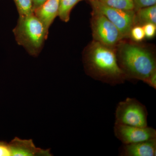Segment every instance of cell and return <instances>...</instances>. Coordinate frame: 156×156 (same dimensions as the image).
Returning a JSON list of instances; mask_svg holds the SVG:
<instances>
[{
  "label": "cell",
  "instance_id": "6da1fadb",
  "mask_svg": "<svg viewBox=\"0 0 156 156\" xmlns=\"http://www.w3.org/2000/svg\"><path fill=\"white\" fill-rule=\"evenodd\" d=\"M83 62L87 74L97 80L114 86L127 80L112 48L94 41L85 51Z\"/></svg>",
  "mask_w": 156,
  "mask_h": 156
},
{
  "label": "cell",
  "instance_id": "7a4b0ae2",
  "mask_svg": "<svg viewBox=\"0 0 156 156\" xmlns=\"http://www.w3.org/2000/svg\"><path fill=\"white\" fill-rule=\"evenodd\" d=\"M117 56L118 63L126 78L145 83L151 74L156 70V59L150 51L137 45H121Z\"/></svg>",
  "mask_w": 156,
  "mask_h": 156
},
{
  "label": "cell",
  "instance_id": "3957f363",
  "mask_svg": "<svg viewBox=\"0 0 156 156\" xmlns=\"http://www.w3.org/2000/svg\"><path fill=\"white\" fill-rule=\"evenodd\" d=\"M17 44L33 56H37L48 38L49 33L34 13L19 15L13 30Z\"/></svg>",
  "mask_w": 156,
  "mask_h": 156
},
{
  "label": "cell",
  "instance_id": "277c9868",
  "mask_svg": "<svg viewBox=\"0 0 156 156\" xmlns=\"http://www.w3.org/2000/svg\"><path fill=\"white\" fill-rule=\"evenodd\" d=\"M148 112L146 107L135 98H127L117 105L115 123L145 127L147 126Z\"/></svg>",
  "mask_w": 156,
  "mask_h": 156
},
{
  "label": "cell",
  "instance_id": "5b68a950",
  "mask_svg": "<svg viewBox=\"0 0 156 156\" xmlns=\"http://www.w3.org/2000/svg\"><path fill=\"white\" fill-rule=\"evenodd\" d=\"M93 11L104 15L117 27L123 38L130 35L131 29L134 25L135 11L112 8L98 0L89 1Z\"/></svg>",
  "mask_w": 156,
  "mask_h": 156
},
{
  "label": "cell",
  "instance_id": "8992f818",
  "mask_svg": "<svg viewBox=\"0 0 156 156\" xmlns=\"http://www.w3.org/2000/svg\"><path fill=\"white\" fill-rule=\"evenodd\" d=\"M92 35L94 41L110 48H113L123 39L116 27L104 15L92 12Z\"/></svg>",
  "mask_w": 156,
  "mask_h": 156
},
{
  "label": "cell",
  "instance_id": "52a82bcc",
  "mask_svg": "<svg viewBox=\"0 0 156 156\" xmlns=\"http://www.w3.org/2000/svg\"><path fill=\"white\" fill-rule=\"evenodd\" d=\"M114 133L123 144L135 143L156 138V130L151 127H140L115 123Z\"/></svg>",
  "mask_w": 156,
  "mask_h": 156
},
{
  "label": "cell",
  "instance_id": "ba28073f",
  "mask_svg": "<svg viewBox=\"0 0 156 156\" xmlns=\"http://www.w3.org/2000/svg\"><path fill=\"white\" fill-rule=\"evenodd\" d=\"M12 156H51L50 149L37 147L32 139H21L17 137L9 143Z\"/></svg>",
  "mask_w": 156,
  "mask_h": 156
},
{
  "label": "cell",
  "instance_id": "9c48e42d",
  "mask_svg": "<svg viewBox=\"0 0 156 156\" xmlns=\"http://www.w3.org/2000/svg\"><path fill=\"white\" fill-rule=\"evenodd\" d=\"M121 156H156V138L130 144H123Z\"/></svg>",
  "mask_w": 156,
  "mask_h": 156
},
{
  "label": "cell",
  "instance_id": "30bf717a",
  "mask_svg": "<svg viewBox=\"0 0 156 156\" xmlns=\"http://www.w3.org/2000/svg\"><path fill=\"white\" fill-rule=\"evenodd\" d=\"M59 2V0H47L33 11L48 33L50 26L58 16Z\"/></svg>",
  "mask_w": 156,
  "mask_h": 156
},
{
  "label": "cell",
  "instance_id": "8fae6325",
  "mask_svg": "<svg viewBox=\"0 0 156 156\" xmlns=\"http://www.w3.org/2000/svg\"><path fill=\"white\" fill-rule=\"evenodd\" d=\"M136 22L142 25L148 23L156 24V5L142 8L135 11L134 24Z\"/></svg>",
  "mask_w": 156,
  "mask_h": 156
},
{
  "label": "cell",
  "instance_id": "7c38bea8",
  "mask_svg": "<svg viewBox=\"0 0 156 156\" xmlns=\"http://www.w3.org/2000/svg\"><path fill=\"white\" fill-rule=\"evenodd\" d=\"M82 1L83 0H59L58 16L62 21L64 22L69 21L72 10Z\"/></svg>",
  "mask_w": 156,
  "mask_h": 156
},
{
  "label": "cell",
  "instance_id": "4fadbf2b",
  "mask_svg": "<svg viewBox=\"0 0 156 156\" xmlns=\"http://www.w3.org/2000/svg\"><path fill=\"white\" fill-rule=\"evenodd\" d=\"M106 5L123 10H134L132 0H98Z\"/></svg>",
  "mask_w": 156,
  "mask_h": 156
},
{
  "label": "cell",
  "instance_id": "5bb4252c",
  "mask_svg": "<svg viewBox=\"0 0 156 156\" xmlns=\"http://www.w3.org/2000/svg\"><path fill=\"white\" fill-rule=\"evenodd\" d=\"M19 15L33 13L32 0H14Z\"/></svg>",
  "mask_w": 156,
  "mask_h": 156
},
{
  "label": "cell",
  "instance_id": "9a60e30c",
  "mask_svg": "<svg viewBox=\"0 0 156 156\" xmlns=\"http://www.w3.org/2000/svg\"><path fill=\"white\" fill-rule=\"evenodd\" d=\"M130 35L135 41H142L145 37L142 26H133L130 31Z\"/></svg>",
  "mask_w": 156,
  "mask_h": 156
},
{
  "label": "cell",
  "instance_id": "2e32d148",
  "mask_svg": "<svg viewBox=\"0 0 156 156\" xmlns=\"http://www.w3.org/2000/svg\"><path fill=\"white\" fill-rule=\"evenodd\" d=\"M134 6V11L155 5L156 0H132Z\"/></svg>",
  "mask_w": 156,
  "mask_h": 156
},
{
  "label": "cell",
  "instance_id": "e0dca14e",
  "mask_svg": "<svg viewBox=\"0 0 156 156\" xmlns=\"http://www.w3.org/2000/svg\"><path fill=\"white\" fill-rule=\"evenodd\" d=\"M145 37L147 38H152L155 36L156 24L148 23L142 26Z\"/></svg>",
  "mask_w": 156,
  "mask_h": 156
},
{
  "label": "cell",
  "instance_id": "ac0fdd59",
  "mask_svg": "<svg viewBox=\"0 0 156 156\" xmlns=\"http://www.w3.org/2000/svg\"><path fill=\"white\" fill-rule=\"evenodd\" d=\"M11 147L9 143L0 140V156H11Z\"/></svg>",
  "mask_w": 156,
  "mask_h": 156
},
{
  "label": "cell",
  "instance_id": "d6986e66",
  "mask_svg": "<svg viewBox=\"0 0 156 156\" xmlns=\"http://www.w3.org/2000/svg\"><path fill=\"white\" fill-rule=\"evenodd\" d=\"M145 83L152 88L156 89V70L151 74L145 81Z\"/></svg>",
  "mask_w": 156,
  "mask_h": 156
},
{
  "label": "cell",
  "instance_id": "ffe728a7",
  "mask_svg": "<svg viewBox=\"0 0 156 156\" xmlns=\"http://www.w3.org/2000/svg\"><path fill=\"white\" fill-rule=\"evenodd\" d=\"M47 0H32L33 11Z\"/></svg>",
  "mask_w": 156,
  "mask_h": 156
},
{
  "label": "cell",
  "instance_id": "44dd1931",
  "mask_svg": "<svg viewBox=\"0 0 156 156\" xmlns=\"http://www.w3.org/2000/svg\"><path fill=\"white\" fill-rule=\"evenodd\" d=\"M88 1H91V0H88Z\"/></svg>",
  "mask_w": 156,
  "mask_h": 156
}]
</instances>
